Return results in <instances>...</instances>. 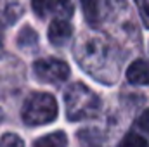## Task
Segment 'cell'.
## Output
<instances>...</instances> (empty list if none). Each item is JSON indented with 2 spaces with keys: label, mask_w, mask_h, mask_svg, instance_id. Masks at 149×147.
<instances>
[{
  "label": "cell",
  "mask_w": 149,
  "mask_h": 147,
  "mask_svg": "<svg viewBox=\"0 0 149 147\" xmlns=\"http://www.w3.org/2000/svg\"><path fill=\"white\" fill-rule=\"evenodd\" d=\"M23 16V5L21 3H7L5 7V19L7 23H16L19 17Z\"/></svg>",
  "instance_id": "7c38bea8"
},
{
  "label": "cell",
  "mask_w": 149,
  "mask_h": 147,
  "mask_svg": "<svg viewBox=\"0 0 149 147\" xmlns=\"http://www.w3.org/2000/svg\"><path fill=\"white\" fill-rule=\"evenodd\" d=\"M73 35V26L70 24V21L66 19H54L49 26V31H47V37L49 42L54 45V47H63L70 42V38Z\"/></svg>",
  "instance_id": "52a82bcc"
},
{
  "label": "cell",
  "mask_w": 149,
  "mask_h": 147,
  "mask_svg": "<svg viewBox=\"0 0 149 147\" xmlns=\"http://www.w3.org/2000/svg\"><path fill=\"white\" fill-rule=\"evenodd\" d=\"M137 9L141 12V17L146 24V28H149V0H139L137 2Z\"/></svg>",
  "instance_id": "5bb4252c"
},
{
  "label": "cell",
  "mask_w": 149,
  "mask_h": 147,
  "mask_svg": "<svg viewBox=\"0 0 149 147\" xmlns=\"http://www.w3.org/2000/svg\"><path fill=\"white\" fill-rule=\"evenodd\" d=\"M57 118V102L47 92L33 94L23 106V121L28 126L47 125Z\"/></svg>",
  "instance_id": "3957f363"
},
{
  "label": "cell",
  "mask_w": 149,
  "mask_h": 147,
  "mask_svg": "<svg viewBox=\"0 0 149 147\" xmlns=\"http://www.w3.org/2000/svg\"><path fill=\"white\" fill-rule=\"evenodd\" d=\"M2 118H3V112H2V109H0V121H2Z\"/></svg>",
  "instance_id": "e0dca14e"
},
{
  "label": "cell",
  "mask_w": 149,
  "mask_h": 147,
  "mask_svg": "<svg viewBox=\"0 0 149 147\" xmlns=\"http://www.w3.org/2000/svg\"><path fill=\"white\" fill-rule=\"evenodd\" d=\"M33 10L38 17L45 19L49 16H54L56 19H70L73 16V3L70 2H33Z\"/></svg>",
  "instance_id": "5b68a950"
},
{
  "label": "cell",
  "mask_w": 149,
  "mask_h": 147,
  "mask_svg": "<svg viewBox=\"0 0 149 147\" xmlns=\"http://www.w3.org/2000/svg\"><path fill=\"white\" fill-rule=\"evenodd\" d=\"M78 139L85 147H109L108 139L94 128H87V130H80L78 132Z\"/></svg>",
  "instance_id": "9c48e42d"
},
{
  "label": "cell",
  "mask_w": 149,
  "mask_h": 147,
  "mask_svg": "<svg viewBox=\"0 0 149 147\" xmlns=\"http://www.w3.org/2000/svg\"><path fill=\"white\" fill-rule=\"evenodd\" d=\"M111 5L113 3L109 2H83L81 9H83L87 23L92 26H101L102 23H106L111 12Z\"/></svg>",
  "instance_id": "8992f818"
},
{
  "label": "cell",
  "mask_w": 149,
  "mask_h": 147,
  "mask_svg": "<svg viewBox=\"0 0 149 147\" xmlns=\"http://www.w3.org/2000/svg\"><path fill=\"white\" fill-rule=\"evenodd\" d=\"M73 55L78 66L94 80L104 85H113L118 81L123 55L118 45L104 33H81L73 45Z\"/></svg>",
  "instance_id": "6da1fadb"
},
{
  "label": "cell",
  "mask_w": 149,
  "mask_h": 147,
  "mask_svg": "<svg viewBox=\"0 0 149 147\" xmlns=\"http://www.w3.org/2000/svg\"><path fill=\"white\" fill-rule=\"evenodd\" d=\"M0 147H24V142L16 133H3L0 139Z\"/></svg>",
  "instance_id": "4fadbf2b"
},
{
  "label": "cell",
  "mask_w": 149,
  "mask_h": 147,
  "mask_svg": "<svg viewBox=\"0 0 149 147\" xmlns=\"http://www.w3.org/2000/svg\"><path fill=\"white\" fill-rule=\"evenodd\" d=\"M33 73L40 81L45 83H63L70 76V66L54 57H43L33 62Z\"/></svg>",
  "instance_id": "277c9868"
},
{
  "label": "cell",
  "mask_w": 149,
  "mask_h": 147,
  "mask_svg": "<svg viewBox=\"0 0 149 147\" xmlns=\"http://www.w3.org/2000/svg\"><path fill=\"white\" fill-rule=\"evenodd\" d=\"M17 47L23 50H31L38 45V35L31 26H24L19 33H17Z\"/></svg>",
  "instance_id": "8fae6325"
},
{
  "label": "cell",
  "mask_w": 149,
  "mask_h": 147,
  "mask_svg": "<svg viewBox=\"0 0 149 147\" xmlns=\"http://www.w3.org/2000/svg\"><path fill=\"white\" fill-rule=\"evenodd\" d=\"M137 126H139L141 130H144V132H148L149 133V109H146L141 116H139V119H137Z\"/></svg>",
  "instance_id": "9a60e30c"
},
{
  "label": "cell",
  "mask_w": 149,
  "mask_h": 147,
  "mask_svg": "<svg viewBox=\"0 0 149 147\" xmlns=\"http://www.w3.org/2000/svg\"><path fill=\"white\" fill-rule=\"evenodd\" d=\"M33 147H68V137L64 132H54L49 135H43L33 142Z\"/></svg>",
  "instance_id": "30bf717a"
},
{
  "label": "cell",
  "mask_w": 149,
  "mask_h": 147,
  "mask_svg": "<svg viewBox=\"0 0 149 147\" xmlns=\"http://www.w3.org/2000/svg\"><path fill=\"white\" fill-rule=\"evenodd\" d=\"M127 80L132 85H149V64L144 59H135L127 69Z\"/></svg>",
  "instance_id": "ba28073f"
},
{
  "label": "cell",
  "mask_w": 149,
  "mask_h": 147,
  "mask_svg": "<svg viewBox=\"0 0 149 147\" xmlns=\"http://www.w3.org/2000/svg\"><path fill=\"white\" fill-rule=\"evenodd\" d=\"M64 104H66V116L71 121L94 118L99 114V109H101L99 95L83 83L70 85L64 95Z\"/></svg>",
  "instance_id": "7a4b0ae2"
},
{
  "label": "cell",
  "mask_w": 149,
  "mask_h": 147,
  "mask_svg": "<svg viewBox=\"0 0 149 147\" xmlns=\"http://www.w3.org/2000/svg\"><path fill=\"white\" fill-rule=\"evenodd\" d=\"M3 55V30L0 26V57Z\"/></svg>",
  "instance_id": "2e32d148"
}]
</instances>
